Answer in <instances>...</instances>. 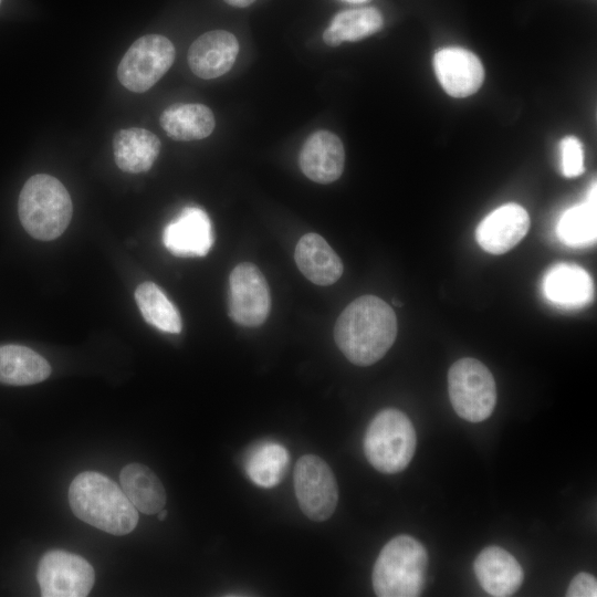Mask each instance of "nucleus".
I'll use <instances>...</instances> for the list:
<instances>
[{
    "mask_svg": "<svg viewBox=\"0 0 597 597\" xmlns=\"http://www.w3.org/2000/svg\"><path fill=\"white\" fill-rule=\"evenodd\" d=\"M381 13L376 8H360L337 13L323 33L324 42L337 46L367 38L383 27Z\"/></svg>",
    "mask_w": 597,
    "mask_h": 597,
    "instance_id": "nucleus-23",
    "label": "nucleus"
},
{
    "mask_svg": "<svg viewBox=\"0 0 597 597\" xmlns=\"http://www.w3.org/2000/svg\"><path fill=\"white\" fill-rule=\"evenodd\" d=\"M175 55V46L166 36L160 34L140 36L122 57L117 77L128 91L146 92L170 69Z\"/></svg>",
    "mask_w": 597,
    "mask_h": 597,
    "instance_id": "nucleus-7",
    "label": "nucleus"
},
{
    "mask_svg": "<svg viewBox=\"0 0 597 597\" xmlns=\"http://www.w3.org/2000/svg\"><path fill=\"white\" fill-rule=\"evenodd\" d=\"M239 53L237 38L226 30H212L196 39L188 50V64L195 75L203 80L227 73Z\"/></svg>",
    "mask_w": 597,
    "mask_h": 597,
    "instance_id": "nucleus-14",
    "label": "nucleus"
},
{
    "mask_svg": "<svg viewBox=\"0 0 597 597\" xmlns=\"http://www.w3.org/2000/svg\"><path fill=\"white\" fill-rule=\"evenodd\" d=\"M167 511L166 510H160L158 513H157V516H158V520L159 521H164L166 517H167Z\"/></svg>",
    "mask_w": 597,
    "mask_h": 597,
    "instance_id": "nucleus-30",
    "label": "nucleus"
},
{
    "mask_svg": "<svg viewBox=\"0 0 597 597\" xmlns=\"http://www.w3.org/2000/svg\"><path fill=\"white\" fill-rule=\"evenodd\" d=\"M450 402L470 422L488 419L496 404V386L489 368L474 358L457 360L448 373Z\"/></svg>",
    "mask_w": 597,
    "mask_h": 597,
    "instance_id": "nucleus-6",
    "label": "nucleus"
},
{
    "mask_svg": "<svg viewBox=\"0 0 597 597\" xmlns=\"http://www.w3.org/2000/svg\"><path fill=\"white\" fill-rule=\"evenodd\" d=\"M121 488L137 511L157 514L164 509L167 496L159 478L142 463H129L119 473Z\"/></svg>",
    "mask_w": 597,
    "mask_h": 597,
    "instance_id": "nucleus-21",
    "label": "nucleus"
},
{
    "mask_svg": "<svg viewBox=\"0 0 597 597\" xmlns=\"http://www.w3.org/2000/svg\"><path fill=\"white\" fill-rule=\"evenodd\" d=\"M271 308L269 285L261 271L252 263L238 264L229 276V314L238 324L261 325Z\"/></svg>",
    "mask_w": 597,
    "mask_h": 597,
    "instance_id": "nucleus-10",
    "label": "nucleus"
},
{
    "mask_svg": "<svg viewBox=\"0 0 597 597\" xmlns=\"http://www.w3.org/2000/svg\"><path fill=\"white\" fill-rule=\"evenodd\" d=\"M165 247L178 256H203L213 244L210 219L198 207H186L164 229Z\"/></svg>",
    "mask_w": 597,
    "mask_h": 597,
    "instance_id": "nucleus-13",
    "label": "nucleus"
},
{
    "mask_svg": "<svg viewBox=\"0 0 597 597\" xmlns=\"http://www.w3.org/2000/svg\"><path fill=\"white\" fill-rule=\"evenodd\" d=\"M428 554L410 535L391 538L380 551L371 575L379 597H416L425 586Z\"/></svg>",
    "mask_w": 597,
    "mask_h": 597,
    "instance_id": "nucleus-4",
    "label": "nucleus"
},
{
    "mask_svg": "<svg viewBox=\"0 0 597 597\" xmlns=\"http://www.w3.org/2000/svg\"><path fill=\"white\" fill-rule=\"evenodd\" d=\"M36 579L43 597H84L93 588L95 574L85 558L52 549L40 559Z\"/></svg>",
    "mask_w": 597,
    "mask_h": 597,
    "instance_id": "nucleus-9",
    "label": "nucleus"
},
{
    "mask_svg": "<svg viewBox=\"0 0 597 597\" xmlns=\"http://www.w3.org/2000/svg\"><path fill=\"white\" fill-rule=\"evenodd\" d=\"M51 374L48 360L22 345L0 346V383L27 386L45 380Z\"/></svg>",
    "mask_w": 597,
    "mask_h": 597,
    "instance_id": "nucleus-22",
    "label": "nucleus"
},
{
    "mask_svg": "<svg viewBox=\"0 0 597 597\" xmlns=\"http://www.w3.org/2000/svg\"><path fill=\"white\" fill-rule=\"evenodd\" d=\"M530 217L517 203H505L491 211L476 227L479 245L492 254H503L514 248L527 233Z\"/></svg>",
    "mask_w": 597,
    "mask_h": 597,
    "instance_id": "nucleus-12",
    "label": "nucleus"
},
{
    "mask_svg": "<svg viewBox=\"0 0 597 597\" xmlns=\"http://www.w3.org/2000/svg\"><path fill=\"white\" fill-rule=\"evenodd\" d=\"M293 483L301 511L314 522L328 520L338 502V488L331 467L318 455H302L294 468Z\"/></svg>",
    "mask_w": 597,
    "mask_h": 597,
    "instance_id": "nucleus-8",
    "label": "nucleus"
},
{
    "mask_svg": "<svg viewBox=\"0 0 597 597\" xmlns=\"http://www.w3.org/2000/svg\"><path fill=\"white\" fill-rule=\"evenodd\" d=\"M294 258L304 276L317 285H331L343 274L339 256L320 234H304L296 244Z\"/></svg>",
    "mask_w": 597,
    "mask_h": 597,
    "instance_id": "nucleus-17",
    "label": "nucleus"
},
{
    "mask_svg": "<svg viewBox=\"0 0 597 597\" xmlns=\"http://www.w3.org/2000/svg\"><path fill=\"white\" fill-rule=\"evenodd\" d=\"M567 597H596L597 582L596 578L588 573L577 574L566 591Z\"/></svg>",
    "mask_w": 597,
    "mask_h": 597,
    "instance_id": "nucleus-28",
    "label": "nucleus"
},
{
    "mask_svg": "<svg viewBox=\"0 0 597 597\" xmlns=\"http://www.w3.org/2000/svg\"><path fill=\"white\" fill-rule=\"evenodd\" d=\"M433 69L442 88L452 97L474 94L484 81L479 57L463 48H444L433 56Z\"/></svg>",
    "mask_w": 597,
    "mask_h": 597,
    "instance_id": "nucleus-11",
    "label": "nucleus"
},
{
    "mask_svg": "<svg viewBox=\"0 0 597 597\" xmlns=\"http://www.w3.org/2000/svg\"><path fill=\"white\" fill-rule=\"evenodd\" d=\"M344 1L353 2V3H359V2H365L367 0H344Z\"/></svg>",
    "mask_w": 597,
    "mask_h": 597,
    "instance_id": "nucleus-31",
    "label": "nucleus"
},
{
    "mask_svg": "<svg viewBox=\"0 0 597 597\" xmlns=\"http://www.w3.org/2000/svg\"><path fill=\"white\" fill-rule=\"evenodd\" d=\"M289 462V452L282 444L265 441L251 450L244 467L254 484L260 488H273L283 479Z\"/></svg>",
    "mask_w": 597,
    "mask_h": 597,
    "instance_id": "nucleus-24",
    "label": "nucleus"
},
{
    "mask_svg": "<svg viewBox=\"0 0 597 597\" xmlns=\"http://www.w3.org/2000/svg\"><path fill=\"white\" fill-rule=\"evenodd\" d=\"M228 4L237 8H245L252 4L255 0H223Z\"/></svg>",
    "mask_w": 597,
    "mask_h": 597,
    "instance_id": "nucleus-29",
    "label": "nucleus"
},
{
    "mask_svg": "<svg viewBox=\"0 0 597 597\" xmlns=\"http://www.w3.org/2000/svg\"><path fill=\"white\" fill-rule=\"evenodd\" d=\"M0 2H1V0H0Z\"/></svg>",
    "mask_w": 597,
    "mask_h": 597,
    "instance_id": "nucleus-32",
    "label": "nucleus"
},
{
    "mask_svg": "<svg viewBox=\"0 0 597 597\" xmlns=\"http://www.w3.org/2000/svg\"><path fill=\"white\" fill-rule=\"evenodd\" d=\"M561 168L567 178L582 175L584 167V149L578 138L574 136L564 137L559 143Z\"/></svg>",
    "mask_w": 597,
    "mask_h": 597,
    "instance_id": "nucleus-27",
    "label": "nucleus"
},
{
    "mask_svg": "<svg viewBox=\"0 0 597 597\" xmlns=\"http://www.w3.org/2000/svg\"><path fill=\"white\" fill-rule=\"evenodd\" d=\"M69 503L77 519L113 535L128 534L138 523L137 510L122 488L95 471H84L73 479Z\"/></svg>",
    "mask_w": 597,
    "mask_h": 597,
    "instance_id": "nucleus-2",
    "label": "nucleus"
},
{
    "mask_svg": "<svg viewBox=\"0 0 597 597\" xmlns=\"http://www.w3.org/2000/svg\"><path fill=\"white\" fill-rule=\"evenodd\" d=\"M21 224L33 238L50 241L67 228L73 205L63 184L46 174L32 176L24 184L18 201Z\"/></svg>",
    "mask_w": 597,
    "mask_h": 597,
    "instance_id": "nucleus-3",
    "label": "nucleus"
},
{
    "mask_svg": "<svg viewBox=\"0 0 597 597\" xmlns=\"http://www.w3.org/2000/svg\"><path fill=\"white\" fill-rule=\"evenodd\" d=\"M542 289L549 302L567 307L585 305L594 294L589 274L580 266L567 263L551 268L543 279Z\"/></svg>",
    "mask_w": 597,
    "mask_h": 597,
    "instance_id": "nucleus-18",
    "label": "nucleus"
},
{
    "mask_svg": "<svg viewBox=\"0 0 597 597\" xmlns=\"http://www.w3.org/2000/svg\"><path fill=\"white\" fill-rule=\"evenodd\" d=\"M397 336L394 310L380 297L364 295L338 316L334 338L345 357L358 366H369L381 359Z\"/></svg>",
    "mask_w": 597,
    "mask_h": 597,
    "instance_id": "nucleus-1",
    "label": "nucleus"
},
{
    "mask_svg": "<svg viewBox=\"0 0 597 597\" xmlns=\"http://www.w3.org/2000/svg\"><path fill=\"white\" fill-rule=\"evenodd\" d=\"M417 446L415 428L400 410L387 408L370 421L364 437L368 462L383 473L394 474L410 463Z\"/></svg>",
    "mask_w": 597,
    "mask_h": 597,
    "instance_id": "nucleus-5",
    "label": "nucleus"
},
{
    "mask_svg": "<svg viewBox=\"0 0 597 597\" xmlns=\"http://www.w3.org/2000/svg\"><path fill=\"white\" fill-rule=\"evenodd\" d=\"M159 123L171 139L179 142L203 139L216 125L212 111L198 103L170 105L160 114Z\"/></svg>",
    "mask_w": 597,
    "mask_h": 597,
    "instance_id": "nucleus-20",
    "label": "nucleus"
},
{
    "mask_svg": "<svg viewBox=\"0 0 597 597\" xmlns=\"http://www.w3.org/2000/svg\"><path fill=\"white\" fill-rule=\"evenodd\" d=\"M596 184H594L586 202L574 206L562 214L556 232L559 240L567 245H585L596 240Z\"/></svg>",
    "mask_w": 597,
    "mask_h": 597,
    "instance_id": "nucleus-25",
    "label": "nucleus"
},
{
    "mask_svg": "<svg viewBox=\"0 0 597 597\" xmlns=\"http://www.w3.org/2000/svg\"><path fill=\"white\" fill-rule=\"evenodd\" d=\"M476 579L491 596H512L523 583V569L507 551L499 546L483 548L473 564Z\"/></svg>",
    "mask_w": 597,
    "mask_h": 597,
    "instance_id": "nucleus-16",
    "label": "nucleus"
},
{
    "mask_svg": "<svg viewBox=\"0 0 597 597\" xmlns=\"http://www.w3.org/2000/svg\"><path fill=\"white\" fill-rule=\"evenodd\" d=\"M345 163V150L341 139L328 130H316L304 142L298 164L303 174L318 184L337 180Z\"/></svg>",
    "mask_w": 597,
    "mask_h": 597,
    "instance_id": "nucleus-15",
    "label": "nucleus"
},
{
    "mask_svg": "<svg viewBox=\"0 0 597 597\" xmlns=\"http://www.w3.org/2000/svg\"><path fill=\"white\" fill-rule=\"evenodd\" d=\"M160 147L159 138L140 127L121 129L113 138L114 160L121 170L130 174L149 170Z\"/></svg>",
    "mask_w": 597,
    "mask_h": 597,
    "instance_id": "nucleus-19",
    "label": "nucleus"
},
{
    "mask_svg": "<svg viewBox=\"0 0 597 597\" xmlns=\"http://www.w3.org/2000/svg\"><path fill=\"white\" fill-rule=\"evenodd\" d=\"M135 300L144 320L154 327L177 334L182 323L176 306L163 290L153 282H144L135 291Z\"/></svg>",
    "mask_w": 597,
    "mask_h": 597,
    "instance_id": "nucleus-26",
    "label": "nucleus"
}]
</instances>
